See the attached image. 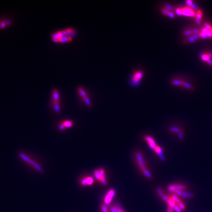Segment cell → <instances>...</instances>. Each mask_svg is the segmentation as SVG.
<instances>
[{"instance_id": "23", "label": "cell", "mask_w": 212, "mask_h": 212, "mask_svg": "<svg viewBox=\"0 0 212 212\" xmlns=\"http://www.w3.org/2000/svg\"><path fill=\"white\" fill-rule=\"evenodd\" d=\"M85 179H86V181L87 185L91 186L93 184L94 180H93L92 177H91L90 176H86V177H85Z\"/></svg>"}, {"instance_id": "5", "label": "cell", "mask_w": 212, "mask_h": 212, "mask_svg": "<svg viewBox=\"0 0 212 212\" xmlns=\"http://www.w3.org/2000/svg\"><path fill=\"white\" fill-rule=\"evenodd\" d=\"M115 195V190L113 189H110L106 193V195L105 198H104V204L105 205H109L114 196Z\"/></svg>"}, {"instance_id": "35", "label": "cell", "mask_w": 212, "mask_h": 212, "mask_svg": "<svg viewBox=\"0 0 212 212\" xmlns=\"http://www.w3.org/2000/svg\"><path fill=\"white\" fill-rule=\"evenodd\" d=\"M174 210L176 212H181L182 210L180 209V208L178 206V205H176L173 208Z\"/></svg>"}, {"instance_id": "4", "label": "cell", "mask_w": 212, "mask_h": 212, "mask_svg": "<svg viewBox=\"0 0 212 212\" xmlns=\"http://www.w3.org/2000/svg\"><path fill=\"white\" fill-rule=\"evenodd\" d=\"M143 76V73L141 71H137L134 73L132 78V83L134 85H136L141 80Z\"/></svg>"}, {"instance_id": "12", "label": "cell", "mask_w": 212, "mask_h": 212, "mask_svg": "<svg viewBox=\"0 0 212 212\" xmlns=\"http://www.w3.org/2000/svg\"><path fill=\"white\" fill-rule=\"evenodd\" d=\"M142 172V173L144 175V176L147 178L149 179H152L153 177L152 175V174L151 173V172L148 170L147 168H145L144 169H142L141 170Z\"/></svg>"}, {"instance_id": "19", "label": "cell", "mask_w": 212, "mask_h": 212, "mask_svg": "<svg viewBox=\"0 0 212 212\" xmlns=\"http://www.w3.org/2000/svg\"><path fill=\"white\" fill-rule=\"evenodd\" d=\"M202 15H203V12L201 11V9H198L197 10H196V19H198V20H202Z\"/></svg>"}, {"instance_id": "28", "label": "cell", "mask_w": 212, "mask_h": 212, "mask_svg": "<svg viewBox=\"0 0 212 212\" xmlns=\"http://www.w3.org/2000/svg\"><path fill=\"white\" fill-rule=\"evenodd\" d=\"M118 206L113 205L110 207L109 212H118Z\"/></svg>"}, {"instance_id": "26", "label": "cell", "mask_w": 212, "mask_h": 212, "mask_svg": "<svg viewBox=\"0 0 212 212\" xmlns=\"http://www.w3.org/2000/svg\"><path fill=\"white\" fill-rule=\"evenodd\" d=\"M82 99H83L84 102L85 103V104H86L87 106H91V101H90V99H89V98H88V96L85 97H84V98H83Z\"/></svg>"}, {"instance_id": "20", "label": "cell", "mask_w": 212, "mask_h": 212, "mask_svg": "<svg viewBox=\"0 0 212 212\" xmlns=\"http://www.w3.org/2000/svg\"><path fill=\"white\" fill-rule=\"evenodd\" d=\"M94 176H95V178H96L98 181H99V182H100V181H101V180L102 176H101V175L100 174V172H99V170H98V169H96V170H94Z\"/></svg>"}, {"instance_id": "9", "label": "cell", "mask_w": 212, "mask_h": 212, "mask_svg": "<svg viewBox=\"0 0 212 212\" xmlns=\"http://www.w3.org/2000/svg\"><path fill=\"white\" fill-rule=\"evenodd\" d=\"M161 13L163 15L168 16H169V17H170L171 18H173L175 17V14L172 11L167 10V9H165L164 8H162L161 9Z\"/></svg>"}, {"instance_id": "3", "label": "cell", "mask_w": 212, "mask_h": 212, "mask_svg": "<svg viewBox=\"0 0 212 212\" xmlns=\"http://www.w3.org/2000/svg\"><path fill=\"white\" fill-rule=\"evenodd\" d=\"M181 15L188 16L191 17H195L196 16V12L194 10V9H192L190 7H184L181 8Z\"/></svg>"}, {"instance_id": "38", "label": "cell", "mask_w": 212, "mask_h": 212, "mask_svg": "<svg viewBox=\"0 0 212 212\" xmlns=\"http://www.w3.org/2000/svg\"><path fill=\"white\" fill-rule=\"evenodd\" d=\"M59 129L60 130H61V131H63V130H64L65 129V127L62 125V123H61L59 125Z\"/></svg>"}, {"instance_id": "39", "label": "cell", "mask_w": 212, "mask_h": 212, "mask_svg": "<svg viewBox=\"0 0 212 212\" xmlns=\"http://www.w3.org/2000/svg\"><path fill=\"white\" fill-rule=\"evenodd\" d=\"M167 212H173V208H172L171 207L168 206V208H167Z\"/></svg>"}, {"instance_id": "7", "label": "cell", "mask_w": 212, "mask_h": 212, "mask_svg": "<svg viewBox=\"0 0 212 212\" xmlns=\"http://www.w3.org/2000/svg\"><path fill=\"white\" fill-rule=\"evenodd\" d=\"M144 139L145 141H146V142H147L148 143L149 147L151 149L154 150V149L155 148V147L157 146L154 139L152 137H151L150 136H149V135L145 136L144 137Z\"/></svg>"}, {"instance_id": "30", "label": "cell", "mask_w": 212, "mask_h": 212, "mask_svg": "<svg viewBox=\"0 0 212 212\" xmlns=\"http://www.w3.org/2000/svg\"><path fill=\"white\" fill-rule=\"evenodd\" d=\"M157 192L159 195V196L161 198V197L164 195L163 191L160 188H157Z\"/></svg>"}, {"instance_id": "11", "label": "cell", "mask_w": 212, "mask_h": 212, "mask_svg": "<svg viewBox=\"0 0 212 212\" xmlns=\"http://www.w3.org/2000/svg\"><path fill=\"white\" fill-rule=\"evenodd\" d=\"M53 94V102H58L59 101V95L58 94V92L56 89H54L53 90L52 92Z\"/></svg>"}, {"instance_id": "40", "label": "cell", "mask_w": 212, "mask_h": 212, "mask_svg": "<svg viewBox=\"0 0 212 212\" xmlns=\"http://www.w3.org/2000/svg\"><path fill=\"white\" fill-rule=\"evenodd\" d=\"M100 182H101L102 184H103L104 185H107V181H106V180H102Z\"/></svg>"}, {"instance_id": "21", "label": "cell", "mask_w": 212, "mask_h": 212, "mask_svg": "<svg viewBox=\"0 0 212 212\" xmlns=\"http://www.w3.org/2000/svg\"><path fill=\"white\" fill-rule=\"evenodd\" d=\"M200 56L201 57V58L202 59V60H203V61L207 62L208 61L209 59H210V57L208 56V55H207V53H200Z\"/></svg>"}, {"instance_id": "33", "label": "cell", "mask_w": 212, "mask_h": 212, "mask_svg": "<svg viewBox=\"0 0 212 212\" xmlns=\"http://www.w3.org/2000/svg\"><path fill=\"white\" fill-rule=\"evenodd\" d=\"M169 198H170V196H168V195H167L164 194V195L161 197V199H162V200L163 201H164L167 202V201L168 200V199H169Z\"/></svg>"}, {"instance_id": "1", "label": "cell", "mask_w": 212, "mask_h": 212, "mask_svg": "<svg viewBox=\"0 0 212 212\" xmlns=\"http://www.w3.org/2000/svg\"><path fill=\"white\" fill-rule=\"evenodd\" d=\"M19 156L20 158L24 160L25 162L28 163L30 165H32L35 169H36L38 172H40L41 173H43L44 171L42 169V168L41 167V166L36 162H35L33 160L31 159L30 158H29L28 156L26 155L25 154L23 153H20L19 154Z\"/></svg>"}, {"instance_id": "18", "label": "cell", "mask_w": 212, "mask_h": 212, "mask_svg": "<svg viewBox=\"0 0 212 212\" xmlns=\"http://www.w3.org/2000/svg\"><path fill=\"white\" fill-rule=\"evenodd\" d=\"M182 86L184 87L185 88L189 89V90H193V86L188 82L183 80V84H182Z\"/></svg>"}, {"instance_id": "2", "label": "cell", "mask_w": 212, "mask_h": 212, "mask_svg": "<svg viewBox=\"0 0 212 212\" xmlns=\"http://www.w3.org/2000/svg\"><path fill=\"white\" fill-rule=\"evenodd\" d=\"M135 157L136 160L137 161V165L141 170L142 169L147 168L145 161L144 160L143 156L140 152H135Z\"/></svg>"}, {"instance_id": "14", "label": "cell", "mask_w": 212, "mask_h": 212, "mask_svg": "<svg viewBox=\"0 0 212 212\" xmlns=\"http://www.w3.org/2000/svg\"><path fill=\"white\" fill-rule=\"evenodd\" d=\"M78 91L81 97L82 98L87 96V93H86L85 90L83 89V88H82V87H79L78 88Z\"/></svg>"}, {"instance_id": "16", "label": "cell", "mask_w": 212, "mask_h": 212, "mask_svg": "<svg viewBox=\"0 0 212 212\" xmlns=\"http://www.w3.org/2000/svg\"><path fill=\"white\" fill-rule=\"evenodd\" d=\"M72 37L70 36H65L59 39V42H65L72 40Z\"/></svg>"}, {"instance_id": "36", "label": "cell", "mask_w": 212, "mask_h": 212, "mask_svg": "<svg viewBox=\"0 0 212 212\" xmlns=\"http://www.w3.org/2000/svg\"><path fill=\"white\" fill-rule=\"evenodd\" d=\"M99 172L100 175H101V176L105 175V170L104 169V168H100L99 169Z\"/></svg>"}, {"instance_id": "31", "label": "cell", "mask_w": 212, "mask_h": 212, "mask_svg": "<svg viewBox=\"0 0 212 212\" xmlns=\"http://www.w3.org/2000/svg\"><path fill=\"white\" fill-rule=\"evenodd\" d=\"M186 39L188 42H194L196 40L192 35L188 36Z\"/></svg>"}, {"instance_id": "17", "label": "cell", "mask_w": 212, "mask_h": 212, "mask_svg": "<svg viewBox=\"0 0 212 212\" xmlns=\"http://www.w3.org/2000/svg\"><path fill=\"white\" fill-rule=\"evenodd\" d=\"M168 204V206L171 207L172 208H174V207L175 206H176V202L175 201V200L171 197V196H170V198L168 199V200L167 201V202H166Z\"/></svg>"}, {"instance_id": "42", "label": "cell", "mask_w": 212, "mask_h": 212, "mask_svg": "<svg viewBox=\"0 0 212 212\" xmlns=\"http://www.w3.org/2000/svg\"><path fill=\"white\" fill-rule=\"evenodd\" d=\"M208 64H210V65H212V60L211 59H209L208 61H207L206 62Z\"/></svg>"}, {"instance_id": "25", "label": "cell", "mask_w": 212, "mask_h": 212, "mask_svg": "<svg viewBox=\"0 0 212 212\" xmlns=\"http://www.w3.org/2000/svg\"><path fill=\"white\" fill-rule=\"evenodd\" d=\"M101 212H108L109 211L107 207L104 203L102 204L101 205Z\"/></svg>"}, {"instance_id": "29", "label": "cell", "mask_w": 212, "mask_h": 212, "mask_svg": "<svg viewBox=\"0 0 212 212\" xmlns=\"http://www.w3.org/2000/svg\"><path fill=\"white\" fill-rule=\"evenodd\" d=\"M181 196H183L184 198H189V197H192V194H191V193H189V192H183Z\"/></svg>"}, {"instance_id": "10", "label": "cell", "mask_w": 212, "mask_h": 212, "mask_svg": "<svg viewBox=\"0 0 212 212\" xmlns=\"http://www.w3.org/2000/svg\"><path fill=\"white\" fill-rule=\"evenodd\" d=\"M186 2V4L188 5V6L190 7L192 9H195L196 10L199 9V8L198 7V6L196 4L193 3V1H192L191 0H187Z\"/></svg>"}, {"instance_id": "6", "label": "cell", "mask_w": 212, "mask_h": 212, "mask_svg": "<svg viewBox=\"0 0 212 212\" xmlns=\"http://www.w3.org/2000/svg\"><path fill=\"white\" fill-rule=\"evenodd\" d=\"M168 189L172 192H174L175 190H183L186 188V186L183 185H170L168 186Z\"/></svg>"}, {"instance_id": "24", "label": "cell", "mask_w": 212, "mask_h": 212, "mask_svg": "<svg viewBox=\"0 0 212 212\" xmlns=\"http://www.w3.org/2000/svg\"><path fill=\"white\" fill-rule=\"evenodd\" d=\"M169 130L172 132H181V130L177 127H171L169 129Z\"/></svg>"}, {"instance_id": "8", "label": "cell", "mask_w": 212, "mask_h": 212, "mask_svg": "<svg viewBox=\"0 0 212 212\" xmlns=\"http://www.w3.org/2000/svg\"><path fill=\"white\" fill-rule=\"evenodd\" d=\"M154 151L155 152L159 155V157L160 158V159L162 160V161H164L165 160V157H164L163 155V152H162V150L161 149V148L158 145H157L156 147H155V148L154 149Z\"/></svg>"}, {"instance_id": "37", "label": "cell", "mask_w": 212, "mask_h": 212, "mask_svg": "<svg viewBox=\"0 0 212 212\" xmlns=\"http://www.w3.org/2000/svg\"><path fill=\"white\" fill-rule=\"evenodd\" d=\"M6 26V24L5 23V22H1L0 23V28H3L5 26Z\"/></svg>"}, {"instance_id": "22", "label": "cell", "mask_w": 212, "mask_h": 212, "mask_svg": "<svg viewBox=\"0 0 212 212\" xmlns=\"http://www.w3.org/2000/svg\"><path fill=\"white\" fill-rule=\"evenodd\" d=\"M171 197L175 200V201L176 202V203L178 204L179 203H180L181 202H182L180 200V199L179 198V197L178 196V195H177V194H176L175 193H173L171 195Z\"/></svg>"}, {"instance_id": "41", "label": "cell", "mask_w": 212, "mask_h": 212, "mask_svg": "<svg viewBox=\"0 0 212 212\" xmlns=\"http://www.w3.org/2000/svg\"><path fill=\"white\" fill-rule=\"evenodd\" d=\"M178 135H179V138H180V139H181V138H183V132H179Z\"/></svg>"}, {"instance_id": "13", "label": "cell", "mask_w": 212, "mask_h": 212, "mask_svg": "<svg viewBox=\"0 0 212 212\" xmlns=\"http://www.w3.org/2000/svg\"><path fill=\"white\" fill-rule=\"evenodd\" d=\"M61 123L65 127V128H71L73 125V122L72 121H71V120H68L63 121Z\"/></svg>"}, {"instance_id": "32", "label": "cell", "mask_w": 212, "mask_h": 212, "mask_svg": "<svg viewBox=\"0 0 212 212\" xmlns=\"http://www.w3.org/2000/svg\"><path fill=\"white\" fill-rule=\"evenodd\" d=\"M80 184H81L82 186H86L87 185V182H86V181L85 177L83 178L80 180Z\"/></svg>"}, {"instance_id": "15", "label": "cell", "mask_w": 212, "mask_h": 212, "mask_svg": "<svg viewBox=\"0 0 212 212\" xmlns=\"http://www.w3.org/2000/svg\"><path fill=\"white\" fill-rule=\"evenodd\" d=\"M53 108L55 112L57 113H60V107L59 105V101L58 102H53Z\"/></svg>"}, {"instance_id": "34", "label": "cell", "mask_w": 212, "mask_h": 212, "mask_svg": "<svg viewBox=\"0 0 212 212\" xmlns=\"http://www.w3.org/2000/svg\"><path fill=\"white\" fill-rule=\"evenodd\" d=\"M178 205L182 210H184L185 209V208H186L185 205L184 204V203L182 202H181L180 203H178Z\"/></svg>"}, {"instance_id": "43", "label": "cell", "mask_w": 212, "mask_h": 212, "mask_svg": "<svg viewBox=\"0 0 212 212\" xmlns=\"http://www.w3.org/2000/svg\"><path fill=\"white\" fill-rule=\"evenodd\" d=\"M108 212H109V211H108Z\"/></svg>"}, {"instance_id": "27", "label": "cell", "mask_w": 212, "mask_h": 212, "mask_svg": "<svg viewBox=\"0 0 212 212\" xmlns=\"http://www.w3.org/2000/svg\"><path fill=\"white\" fill-rule=\"evenodd\" d=\"M183 34L185 36H191L193 34V32L191 29H187L185 30L183 32Z\"/></svg>"}]
</instances>
